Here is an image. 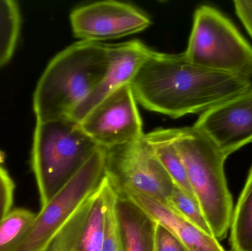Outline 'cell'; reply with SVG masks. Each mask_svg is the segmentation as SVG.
Returning <instances> with one entry per match:
<instances>
[{"label": "cell", "mask_w": 252, "mask_h": 251, "mask_svg": "<svg viewBox=\"0 0 252 251\" xmlns=\"http://www.w3.org/2000/svg\"><path fill=\"white\" fill-rule=\"evenodd\" d=\"M108 44L79 41L55 56L37 84L32 107L37 122L70 117L103 79Z\"/></svg>", "instance_id": "2"}, {"label": "cell", "mask_w": 252, "mask_h": 251, "mask_svg": "<svg viewBox=\"0 0 252 251\" xmlns=\"http://www.w3.org/2000/svg\"><path fill=\"white\" fill-rule=\"evenodd\" d=\"M235 13L252 38V0H235Z\"/></svg>", "instance_id": "23"}, {"label": "cell", "mask_w": 252, "mask_h": 251, "mask_svg": "<svg viewBox=\"0 0 252 251\" xmlns=\"http://www.w3.org/2000/svg\"><path fill=\"white\" fill-rule=\"evenodd\" d=\"M16 185L7 171L0 165V221L13 208Z\"/></svg>", "instance_id": "21"}, {"label": "cell", "mask_w": 252, "mask_h": 251, "mask_svg": "<svg viewBox=\"0 0 252 251\" xmlns=\"http://www.w3.org/2000/svg\"><path fill=\"white\" fill-rule=\"evenodd\" d=\"M144 139L151 146L154 154L168 174L175 187L195 198L189 185L185 165L174 144L170 140L167 130H155L145 134Z\"/></svg>", "instance_id": "15"}, {"label": "cell", "mask_w": 252, "mask_h": 251, "mask_svg": "<svg viewBox=\"0 0 252 251\" xmlns=\"http://www.w3.org/2000/svg\"><path fill=\"white\" fill-rule=\"evenodd\" d=\"M109 64L103 79L73 111L70 118L80 123L103 99L121 86L130 84L153 50L138 40L108 44Z\"/></svg>", "instance_id": "12"}, {"label": "cell", "mask_w": 252, "mask_h": 251, "mask_svg": "<svg viewBox=\"0 0 252 251\" xmlns=\"http://www.w3.org/2000/svg\"><path fill=\"white\" fill-rule=\"evenodd\" d=\"M119 193L130 197L156 222L165 227L179 239L188 251H225L214 236L200 229L166 203L132 192Z\"/></svg>", "instance_id": "13"}, {"label": "cell", "mask_w": 252, "mask_h": 251, "mask_svg": "<svg viewBox=\"0 0 252 251\" xmlns=\"http://www.w3.org/2000/svg\"><path fill=\"white\" fill-rule=\"evenodd\" d=\"M193 18L185 57L201 67L251 80L252 47L232 21L210 5L198 7Z\"/></svg>", "instance_id": "5"}, {"label": "cell", "mask_w": 252, "mask_h": 251, "mask_svg": "<svg viewBox=\"0 0 252 251\" xmlns=\"http://www.w3.org/2000/svg\"><path fill=\"white\" fill-rule=\"evenodd\" d=\"M155 251H188L184 245L169 230L157 223Z\"/></svg>", "instance_id": "22"}, {"label": "cell", "mask_w": 252, "mask_h": 251, "mask_svg": "<svg viewBox=\"0 0 252 251\" xmlns=\"http://www.w3.org/2000/svg\"><path fill=\"white\" fill-rule=\"evenodd\" d=\"M106 150V173L117 191L138 193L167 204L174 184L144 137Z\"/></svg>", "instance_id": "7"}, {"label": "cell", "mask_w": 252, "mask_h": 251, "mask_svg": "<svg viewBox=\"0 0 252 251\" xmlns=\"http://www.w3.org/2000/svg\"><path fill=\"white\" fill-rule=\"evenodd\" d=\"M130 84L94 106L80 125L100 147L109 150L143 138L142 122Z\"/></svg>", "instance_id": "8"}, {"label": "cell", "mask_w": 252, "mask_h": 251, "mask_svg": "<svg viewBox=\"0 0 252 251\" xmlns=\"http://www.w3.org/2000/svg\"><path fill=\"white\" fill-rule=\"evenodd\" d=\"M232 251H252V167L234 209L230 225Z\"/></svg>", "instance_id": "16"}, {"label": "cell", "mask_w": 252, "mask_h": 251, "mask_svg": "<svg viewBox=\"0 0 252 251\" xmlns=\"http://www.w3.org/2000/svg\"><path fill=\"white\" fill-rule=\"evenodd\" d=\"M194 128L226 158L252 142V86L201 113Z\"/></svg>", "instance_id": "11"}, {"label": "cell", "mask_w": 252, "mask_h": 251, "mask_svg": "<svg viewBox=\"0 0 252 251\" xmlns=\"http://www.w3.org/2000/svg\"><path fill=\"white\" fill-rule=\"evenodd\" d=\"M116 188L105 174L97 190L83 203L44 251H101L105 215Z\"/></svg>", "instance_id": "10"}, {"label": "cell", "mask_w": 252, "mask_h": 251, "mask_svg": "<svg viewBox=\"0 0 252 251\" xmlns=\"http://www.w3.org/2000/svg\"><path fill=\"white\" fill-rule=\"evenodd\" d=\"M21 13L13 0H0V68L11 59L19 40Z\"/></svg>", "instance_id": "17"}, {"label": "cell", "mask_w": 252, "mask_h": 251, "mask_svg": "<svg viewBox=\"0 0 252 251\" xmlns=\"http://www.w3.org/2000/svg\"><path fill=\"white\" fill-rule=\"evenodd\" d=\"M166 130L185 165L194 197L212 234L219 241L226 238L234 212L224 171L227 158L193 126Z\"/></svg>", "instance_id": "3"}, {"label": "cell", "mask_w": 252, "mask_h": 251, "mask_svg": "<svg viewBox=\"0 0 252 251\" xmlns=\"http://www.w3.org/2000/svg\"><path fill=\"white\" fill-rule=\"evenodd\" d=\"M116 197L117 190L109 201L105 215L104 236L101 251H122L115 212Z\"/></svg>", "instance_id": "20"}, {"label": "cell", "mask_w": 252, "mask_h": 251, "mask_svg": "<svg viewBox=\"0 0 252 251\" xmlns=\"http://www.w3.org/2000/svg\"><path fill=\"white\" fill-rule=\"evenodd\" d=\"M115 212L122 251H155L157 222L136 202L117 191Z\"/></svg>", "instance_id": "14"}, {"label": "cell", "mask_w": 252, "mask_h": 251, "mask_svg": "<svg viewBox=\"0 0 252 251\" xmlns=\"http://www.w3.org/2000/svg\"><path fill=\"white\" fill-rule=\"evenodd\" d=\"M36 214L26 209H16L0 221V251H15L29 233Z\"/></svg>", "instance_id": "18"}, {"label": "cell", "mask_w": 252, "mask_h": 251, "mask_svg": "<svg viewBox=\"0 0 252 251\" xmlns=\"http://www.w3.org/2000/svg\"><path fill=\"white\" fill-rule=\"evenodd\" d=\"M167 205L200 229L213 235L201 208L195 198L174 186Z\"/></svg>", "instance_id": "19"}, {"label": "cell", "mask_w": 252, "mask_h": 251, "mask_svg": "<svg viewBox=\"0 0 252 251\" xmlns=\"http://www.w3.org/2000/svg\"><path fill=\"white\" fill-rule=\"evenodd\" d=\"M70 23L76 38L99 43L142 32L151 20L131 4L106 0L77 7L71 13Z\"/></svg>", "instance_id": "9"}, {"label": "cell", "mask_w": 252, "mask_h": 251, "mask_svg": "<svg viewBox=\"0 0 252 251\" xmlns=\"http://www.w3.org/2000/svg\"><path fill=\"white\" fill-rule=\"evenodd\" d=\"M130 85L141 106L173 118L203 113L252 86L251 80L201 67L183 53L154 51Z\"/></svg>", "instance_id": "1"}, {"label": "cell", "mask_w": 252, "mask_h": 251, "mask_svg": "<svg viewBox=\"0 0 252 251\" xmlns=\"http://www.w3.org/2000/svg\"><path fill=\"white\" fill-rule=\"evenodd\" d=\"M100 148L70 117L37 122L31 167L44 207Z\"/></svg>", "instance_id": "4"}, {"label": "cell", "mask_w": 252, "mask_h": 251, "mask_svg": "<svg viewBox=\"0 0 252 251\" xmlns=\"http://www.w3.org/2000/svg\"><path fill=\"white\" fill-rule=\"evenodd\" d=\"M106 149L99 148L75 176L36 214L26 238L15 251H44L83 203L97 190L106 174Z\"/></svg>", "instance_id": "6"}]
</instances>
